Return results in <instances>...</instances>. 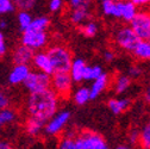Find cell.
<instances>
[{
    "label": "cell",
    "instance_id": "obj_38",
    "mask_svg": "<svg viewBox=\"0 0 150 149\" xmlns=\"http://www.w3.org/2000/svg\"><path fill=\"white\" fill-rule=\"evenodd\" d=\"M104 60L106 61V62H112L115 60V57H116V55H115V53L112 51V50H106L105 53H104Z\"/></svg>",
    "mask_w": 150,
    "mask_h": 149
},
{
    "label": "cell",
    "instance_id": "obj_16",
    "mask_svg": "<svg viewBox=\"0 0 150 149\" xmlns=\"http://www.w3.org/2000/svg\"><path fill=\"white\" fill-rule=\"evenodd\" d=\"M110 81H111V79H110V77L107 75L105 72L101 74L99 78H97L96 80H93V81H92V85H91V87H89L91 99L93 100V99L98 98L103 92H105L106 88H107L108 85H110Z\"/></svg>",
    "mask_w": 150,
    "mask_h": 149
},
{
    "label": "cell",
    "instance_id": "obj_26",
    "mask_svg": "<svg viewBox=\"0 0 150 149\" xmlns=\"http://www.w3.org/2000/svg\"><path fill=\"white\" fill-rule=\"evenodd\" d=\"M50 25V21L48 17H36V18H32V22L30 24V28L31 30H36V31H47L48 28Z\"/></svg>",
    "mask_w": 150,
    "mask_h": 149
},
{
    "label": "cell",
    "instance_id": "obj_29",
    "mask_svg": "<svg viewBox=\"0 0 150 149\" xmlns=\"http://www.w3.org/2000/svg\"><path fill=\"white\" fill-rule=\"evenodd\" d=\"M14 7H17L19 11H30L32 10L38 0H12Z\"/></svg>",
    "mask_w": 150,
    "mask_h": 149
},
{
    "label": "cell",
    "instance_id": "obj_17",
    "mask_svg": "<svg viewBox=\"0 0 150 149\" xmlns=\"http://www.w3.org/2000/svg\"><path fill=\"white\" fill-rule=\"evenodd\" d=\"M131 101L129 98H111L107 101V107L112 114L120 115L130 107Z\"/></svg>",
    "mask_w": 150,
    "mask_h": 149
},
{
    "label": "cell",
    "instance_id": "obj_15",
    "mask_svg": "<svg viewBox=\"0 0 150 149\" xmlns=\"http://www.w3.org/2000/svg\"><path fill=\"white\" fill-rule=\"evenodd\" d=\"M86 66H87V63L85 62L83 59H80V57L73 59L70 67H69V70H68L73 82L80 84L83 81V74H85Z\"/></svg>",
    "mask_w": 150,
    "mask_h": 149
},
{
    "label": "cell",
    "instance_id": "obj_28",
    "mask_svg": "<svg viewBox=\"0 0 150 149\" xmlns=\"http://www.w3.org/2000/svg\"><path fill=\"white\" fill-rule=\"evenodd\" d=\"M32 22V17L29 13V11H19L18 12V23L22 29V31H25L30 28V24Z\"/></svg>",
    "mask_w": 150,
    "mask_h": 149
},
{
    "label": "cell",
    "instance_id": "obj_9",
    "mask_svg": "<svg viewBox=\"0 0 150 149\" xmlns=\"http://www.w3.org/2000/svg\"><path fill=\"white\" fill-rule=\"evenodd\" d=\"M23 85L30 93L50 88V75L40 70L30 72L29 77L23 82Z\"/></svg>",
    "mask_w": 150,
    "mask_h": 149
},
{
    "label": "cell",
    "instance_id": "obj_11",
    "mask_svg": "<svg viewBox=\"0 0 150 149\" xmlns=\"http://www.w3.org/2000/svg\"><path fill=\"white\" fill-rule=\"evenodd\" d=\"M92 4H93V0H89V1H85L75 7H70L69 16H68L69 22L73 25L80 26L83 23H86L87 21H89Z\"/></svg>",
    "mask_w": 150,
    "mask_h": 149
},
{
    "label": "cell",
    "instance_id": "obj_43",
    "mask_svg": "<svg viewBox=\"0 0 150 149\" xmlns=\"http://www.w3.org/2000/svg\"><path fill=\"white\" fill-rule=\"evenodd\" d=\"M146 41H149V42H150V36H149V38H148V40H146Z\"/></svg>",
    "mask_w": 150,
    "mask_h": 149
},
{
    "label": "cell",
    "instance_id": "obj_39",
    "mask_svg": "<svg viewBox=\"0 0 150 149\" xmlns=\"http://www.w3.org/2000/svg\"><path fill=\"white\" fill-rule=\"evenodd\" d=\"M144 99H145V101H146L148 104H150V82H149V85H148L146 88H145V92H144Z\"/></svg>",
    "mask_w": 150,
    "mask_h": 149
},
{
    "label": "cell",
    "instance_id": "obj_24",
    "mask_svg": "<svg viewBox=\"0 0 150 149\" xmlns=\"http://www.w3.org/2000/svg\"><path fill=\"white\" fill-rule=\"evenodd\" d=\"M79 28H80L81 33L86 37H94L99 32V25L94 21H87L86 23H83Z\"/></svg>",
    "mask_w": 150,
    "mask_h": 149
},
{
    "label": "cell",
    "instance_id": "obj_25",
    "mask_svg": "<svg viewBox=\"0 0 150 149\" xmlns=\"http://www.w3.org/2000/svg\"><path fill=\"white\" fill-rule=\"evenodd\" d=\"M104 73V69L98 66V65H94V66H86V69H85V74H83V81H93L96 80L97 78H99L101 74Z\"/></svg>",
    "mask_w": 150,
    "mask_h": 149
},
{
    "label": "cell",
    "instance_id": "obj_36",
    "mask_svg": "<svg viewBox=\"0 0 150 149\" xmlns=\"http://www.w3.org/2000/svg\"><path fill=\"white\" fill-rule=\"evenodd\" d=\"M6 50H7V48H6V43H5V37L1 32H0V56L5 55Z\"/></svg>",
    "mask_w": 150,
    "mask_h": 149
},
{
    "label": "cell",
    "instance_id": "obj_35",
    "mask_svg": "<svg viewBox=\"0 0 150 149\" xmlns=\"http://www.w3.org/2000/svg\"><path fill=\"white\" fill-rule=\"evenodd\" d=\"M10 107V97L4 92H0V110Z\"/></svg>",
    "mask_w": 150,
    "mask_h": 149
},
{
    "label": "cell",
    "instance_id": "obj_27",
    "mask_svg": "<svg viewBox=\"0 0 150 149\" xmlns=\"http://www.w3.org/2000/svg\"><path fill=\"white\" fill-rule=\"evenodd\" d=\"M116 3H117V0H99L101 12L105 17L112 18L115 7H116Z\"/></svg>",
    "mask_w": 150,
    "mask_h": 149
},
{
    "label": "cell",
    "instance_id": "obj_7",
    "mask_svg": "<svg viewBox=\"0 0 150 149\" xmlns=\"http://www.w3.org/2000/svg\"><path fill=\"white\" fill-rule=\"evenodd\" d=\"M71 114L67 110L63 111H57L44 125V131L45 134L50 135V136H56L61 134L62 131H64L69 121H70Z\"/></svg>",
    "mask_w": 150,
    "mask_h": 149
},
{
    "label": "cell",
    "instance_id": "obj_6",
    "mask_svg": "<svg viewBox=\"0 0 150 149\" xmlns=\"http://www.w3.org/2000/svg\"><path fill=\"white\" fill-rule=\"evenodd\" d=\"M129 25L139 40H148L150 36V10H138Z\"/></svg>",
    "mask_w": 150,
    "mask_h": 149
},
{
    "label": "cell",
    "instance_id": "obj_32",
    "mask_svg": "<svg viewBox=\"0 0 150 149\" xmlns=\"http://www.w3.org/2000/svg\"><path fill=\"white\" fill-rule=\"evenodd\" d=\"M64 6V1L63 0H50L49 1V10L54 13L60 12Z\"/></svg>",
    "mask_w": 150,
    "mask_h": 149
},
{
    "label": "cell",
    "instance_id": "obj_30",
    "mask_svg": "<svg viewBox=\"0 0 150 149\" xmlns=\"http://www.w3.org/2000/svg\"><path fill=\"white\" fill-rule=\"evenodd\" d=\"M57 149H80L76 143V137H68L64 136L61 138Z\"/></svg>",
    "mask_w": 150,
    "mask_h": 149
},
{
    "label": "cell",
    "instance_id": "obj_3",
    "mask_svg": "<svg viewBox=\"0 0 150 149\" xmlns=\"http://www.w3.org/2000/svg\"><path fill=\"white\" fill-rule=\"evenodd\" d=\"M112 40L117 48L131 53L138 43L139 38L130 25H119L112 32Z\"/></svg>",
    "mask_w": 150,
    "mask_h": 149
},
{
    "label": "cell",
    "instance_id": "obj_12",
    "mask_svg": "<svg viewBox=\"0 0 150 149\" xmlns=\"http://www.w3.org/2000/svg\"><path fill=\"white\" fill-rule=\"evenodd\" d=\"M35 55V50L30 49L29 47L21 44L17 47L12 53V61L14 65H31Z\"/></svg>",
    "mask_w": 150,
    "mask_h": 149
},
{
    "label": "cell",
    "instance_id": "obj_19",
    "mask_svg": "<svg viewBox=\"0 0 150 149\" xmlns=\"http://www.w3.org/2000/svg\"><path fill=\"white\" fill-rule=\"evenodd\" d=\"M44 125H45V122L30 116H28L25 121V130L30 136H38L41 133H43Z\"/></svg>",
    "mask_w": 150,
    "mask_h": 149
},
{
    "label": "cell",
    "instance_id": "obj_8",
    "mask_svg": "<svg viewBox=\"0 0 150 149\" xmlns=\"http://www.w3.org/2000/svg\"><path fill=\"white\" fill-rule=\"evenodd\" d=\"M48 43H49V36L47 31H36L31 29L23 31L22 44L29 47L35 51L44 49L48 45Z\"/></svg>",
    "mask_w": 150,
    "mask_h": 149
},
{
    "label": "cell",
    "instance_id": "obj_2",
    "mask_svg": "<svg viewBox=\"0 0 150 149\" xmlns=\"http://www.w3.org/2000/svg\"><path fill=\"white\" fill-rule=\"evenodd\" d=\"M47 54L51 61L54 73L55 72H68L70 63L73 61V54L71 51L61 44H56L48 48Z\"/></svg>",
    "mask_w": 150,
    "mask_h": 149
},
{
    "label": "cell",
    "instance_id": "obj_5",
    "mask_svg": "<svg viewBox=\"0 0 150 149\" xmlns=\"http://www.w3.org/2000/svg\"><path fill=\"white\" fill-rule=\"evenodd\" d=\"M76 143L80 149H110L107 142L100 134L89 130L78 134Z\"/></svg>",
    "mask_w": 150,
    "mask_h": 149
},
{
    "label": "cell",
    "instance_id": "obj_31",
    "mask_svg": "<svg viewBox=\"0 0 150 149\" xmlns=\"http://www.w3.org/2000/svg\"><path fill=\"white\" fill-rule=\"evenodd\" d=\"M14 5L12 0H0V14L10 13L14 10Z\"/></svg>",
    "mask_w": 150,
    "mask_h": 149
},
{
    "label": "cell",
    "instance_id": "obj_20",
    "mask_svg": "<svg viewBox=\"0 0 150 149\" xmlns=\"http://www.w3.org/2000/svg\"><path fill=\"white\" fill-rule=\"evenodd\" d=\"M131 82H132V79L127 74H119L113 79V89L117 94H123L129 89Z\"/></svg>",
    "mask_w": 150,
    "mask_h": 149
},
{
    "label": "cell",
    "instance_id": "obj_23",
    "mask_svg": "<svg viewBox=\"0 0 150 149\" xmlns=\"http://www.w3.org/2000/svg\"><path fill=\"white\" fill-rule=\"evenodd\" d=\"M16 119H17V114L14 110H12L10 107L0 110V129L5 125L13 123Z\"/></svg>",
    "mask_w": 150,
    "mask_h": 149
},
{
    "label": "cell",
    "instance_id": "obj_41",
    "mask_svg": "<svg viewBox=\"0 0 150 149\" xmlns=\"http://www.w3.org/2000/svg\"><path fill=\"white\" fill-rule=\"evenodd\" d=\"M116 149H132V148H131L130 145H126V144H119Z\"/></svg>",
    "mask_w": 150,
    "mask_h": 149
},
{
    "label": "cell",
    "instance_id": "obj_37",
    "mask_svg": "<svg viewBox=\"0 0 150 149\" xmlns=\"http://www.w3.org/2000/svg\"><path fill=\"white\" fill-rule=\"evenodd\" d=\"M138 136H139V130H132V131L130 133V142L134 143V144H137L138 143Z\"/></svg>",
    "mask_w": 150,
    "mask_h": 149
},
{
    "label": "cell",
    "instance_id": "obj_40",
    "mask_svg": "<svg viewBox=\"0 0 150 149\" xmlns=\"http://www.w3.org/2000/svg\"><path fill=\"white\" fill-rule=\"evenodd\" d=\"M0 149H13V147L7 141H0Z\"/></svg>",
    "mask_w": 150,
    "mask_h": 149
},
{
    "label": "cell",
    "instance_id": "obj_34",
    "mask_svg": "<svg viewBox=\"0 0 150 149\" xmlns=\"http://www.w3.org/2000/svg\"><path fill=\"white\" fill-rule=\"evenodd\" d=\"M138 10H150V0H131Z\"/></svg>",
    "mask_w": 150,
    "mask_h": 149
},
{
    "label": "cell",
    "instance_id": "obj_22",
    "mask_svg": "<svg viewBox=\"0 0 150 149\" xmlns=\"http://www.w3.org/2000/svg\"><path fill=\"white\" fill-rule=\"evenodd\" d=\"M137 144H139L142 147V149H150V119L139 130Z\"/></svg>",
    "mask_w": 150,
    "mask_h": 149
},
{
    "label": "cell",
    "instance_id": "obj_4",
    "mask_svg": "<svg viewBox=\"0 0 150 149\" xmlns=\"http://www.w3.org/2000/svg\"><path fill=\"white\" fill-rule=\"evenodd\" d=\"M73 80L68 72H55L50 75V88L60 99H67L73 93Z\"/></svg>",
    "mask_w": 150,
    "mask_h": 149
},
{
    "label": "cell",
    "instance_id": "obj_1",
    "mask_svg": "<svg viewBox=\"0 0 150 149\" xmlns=\"http://www.w3.org/2000/svg\"><path fill=\"white\" fill-rule=\"evenodd\" d=\"M60 107V98L51 89L30 93L26 99V112L28 116L38 118L43 122H48Z\"/></svg>",
    "mask_w": 150,
    "mask_h": 149
},
{
    "label": "cell",
    "instance_id": "obj_14",
    "mask_svg": "<svg viewBox=\"0 0 150 149\" xmlns=\"http://www.w3.org/2000/svg\"><path fill=\"white\" fill-rule=\"evenodd\" d=\"M30 72H31V68L29 65H14V67L8 74V82L11 85L23 84L29 77Z\"/></svg>",
    "mask_w": 150,
    "mask_h": 149
},
{
    "label": "cell",
    "instance_id": "obj_42",
    "mask_svg": "<svg viewBox=\"0 0 150 149\" xmlns=\"http://www.w3.org/2000/svg\"><path fill=\"white\" fill-rule=\"evenodd\" d=\"M7 26V23H6V21H0V29H1V30H4L5 28Z\"/></svg>",
    "mask_w": 150,
    "mask_h": 149
},
{
    "label": "cell",
    "instance_id": "obj_18",
    "mask_svg": "<svg viewBox=\"0 0 150 149\" xmlns=\"http://www.w3.org/2000/svg\"><path fill=\"white\" fill-rule=\"evenodd\" d=\"M131 53L139 61H150V42L146 40H139Z\"/></svg>",
    "mask_w": 150,
    "mask_h": 149
},
{
    "label": "cell",
    "instance_id": "obj_21",
    "mask_svg": "<svg viewBox=\"0 0 150 149\" xmlns=\"http://www.w3.org/2000/svg\"><path fill=\"white\" fill-rule=\"evenodd\" d=\"M71 98L74 100V103L76 105H85L87 104L91 99V92H89V87L86 86H80L74 93H71Z\"/></svg>",
    "mask_w": 150,
    "mask_h": 149
},
{
    "label": "cell",
    "instance_id": "obj_13",
    "mask_svg": "<svg viewBox=\"0 0 150 149\" xmlns=\"http://www.w3.org/2000/svg\"><path fill=\"white\" fill-rule=\"evenodd\" d=\"M33 67L40 70V72H43V73H47L49 75L54 73V68H52V65H51V61L48 56L47 51H35V55H33V59H32V62Z\"/></svg>",
    "mask_w": 150,
    "mask_h": 149
},
{
    "label": "cell",
    "instance_id": "obj_33",
    "mask_svg": "<svg viewBox=\"0 0 150 149\" xmlns=\"http://www.w3.org/2000/svg\"><path fill=\"white\" fill-rule=\"evenodd\" d=\"M127 75L131 78V79H137L142 75V68L139 66H130L129 67V70H127Z\"/></svg>",
    "mask_w": 150,
    "mask_h": 149
},
{
    "label": "cell",
    "instance_id": "obj_10",
    "mask_svg": "<svg viewBox=\"0 0 150 149\" xmlns=\"http://www.w3.org/2000/svg\"><path fill=\"white\" fill-rule=\"evenodd\" d=\"M137 11V6L131 0H117L112 18L123 21L125 23H130L132 21V18L136 16Z\"/></svg>",
    "mask_w": 150,
    "mask_h": 149
}]
</instances>
